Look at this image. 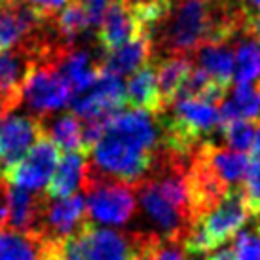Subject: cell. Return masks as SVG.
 <instances>
[{
  "label": "cell",
  "mask_w": 260,
  "mask_h": 260,
  "mask_svg": "<svg viewBox=\"0 0 260 260\" xmlns=\"http://www.w3.org/2000/svg\"><path fill=\"white\" fill-rule=\"evenodd\" d=\"M40 137H44L40 118L12 114L0 118V175L15 166Z\"/></svg>",
  "instance_id": "cell-8"
},
{
  "label": "cell",
  "mask_w": 260,
  "mask_h": 260,
  "mask_svg": "<svg viewBox=\"0 0 260 260\" xmlns=\"http://www.w3.org/2000/svg\"><path fill=\"white\" fill-rule=\"evenodd\" d=\"M40 118V116H38ZM42 122L44 135L50 139L59 150L65 152H84V143H82V122L71 112V114L57 116L51 122ZM86 154V152H84ZM87 156V154H86Z\"/></svg>",
  "instance_id": "cell-21"
},
{
  "label": "cell",
  "mask_w": 260,
  "mask_h": 260,
  "mask_svg": "<svg viewBox=\"0 0 260 260\" xmlns=\"http://www.w3.org/2000/svg\"><path fill=\"white\" fill-rule=\"evenodd\" d=\"M57 243L15 230L0 232V260H44Z\"/></svg>",
  "instance_id": "cell-19"
},
{
  "label": "cell",
  "mask_w": 260,
  "mask_h": 260,
  "mask_svg": "<svg viewBox=\"0 0 260 260\" xmlns=\"http://www.w3.org/2000/svg\"><path fill=\"white\" fill-rule=\"evenodd\" d=\"M8 224V182L0 177V232Z\"/></svg>",
  "instance_id": "cell-29"
},
{
  "label": "cell",
  "mask_w": 260,
  "mask_h": 260,
  "mask_svg": "<svg viewBox=\"0 0 260 260\" xmlns=\"http://www.w3.org/2000/svg\"><path fill=\"white\" fill-rule=\"evenodd\" d=\"M25 6H29L35 14L44 21H53L55 15L71 2V0H19Z\"/></svg>",
  "instance_id": "cell-27"
},
{
  "label": "cell",
  "mask_w": 260,
  "mask_h": 260,
  "mask_svg": "<svg viewBox=\"0 0 260 260\" xmlns=\"http://www.w3.org/2000/svg\"><path fill=\"white\" fill-rule=\"evenodd\" d=\"M82 186L86 190L87 215L101 224L123 226L135 215V192L133 186L91 173L86 166Z\"/></svg>",
  "instance_id": "cell-2"
},
{
  "label": "cell",
  "mask_w": 260,
  "mask_h": 260,
  "mask_svg": "<svg viewBox=\"0 0 260 260\" xmlns=\"http://www.w3.org/2000/svg\"><path fill=\"white\" fill-rule=\"evenodd\" d=\"M57 161L59 148L44 135L30 146L29 152L15 166L6 169L0 177L15 188L38 192L50 182L51 175L57 167Z\"/></svg>",
  "instance_id": "cell-6"
},
{
  "label": "cell",
  "mask_w": 260,
  "mask_h": 260,
  "mask_svg": "<svg viewBox=\"0 0 260 260\" xmlns=\"http://www.w3.org/2000/svg\"><path fill=\"white\" fill-rule=\"evenodd\" d=\"M59 245H61V243H59ZM59 245L53 247V249H51L50 253H48V256H46L44 260H59Z\"/></svg>",
  "instance_id": "cell-32"
},
{
  "label": "cell",
  "mask_w": 260,
  "mask_h": 260,
  "mask_svg": "<svg viewBox=\"0 0 260 260\" xmlns=\"http://www.w3.org/2000/svg\"><path fill=\"white\" fill-rule=\"evenodd\" d=\"M253 154L254 158L260 159V122L256 123V131H254V139H253Z\"/></svg>",
  "instance_id": "cell-31"
},
{
  "label": "cell",
  "mask_w": 260,
  "mask_h": 260,
  "mask_svg": "<svg viewBox=\"0 0 260 260\" xmlns=\"http://www.w3.org/2000/svg\"><path fill=\"white\" fill-rule=\"evenodd\" d=\"M236 82L251 84L260 76V48L253 42H243L236 48Z\"/></svg>",
  "instance_id": "cell-23"
},
{
  "label": "cell",
  "mask_w": 260,
  "mask_h": 260,
  "mask_svg": "<svg viewBox=\"0 0 260 260\" xmlns=\"http://www.w3.org/2000/svg\"><path fill=\"white\" fill-rule=\"evenodd\" d=\"M254 127L256 123L247 122V120H234V122L222 125L220 129L224 133V141L228 143L232 150L245 152L253 146L254 139Z\"/></svg>",
  "instance_id": "cell-24"
},
{
  "label": "cell",
  "mask_w": 260,
  "mask_h": 260,
  "mask_svg": "<svg viewBox=\"0 0 260 260\" xmlns=\"http://www.w3.org/2000/svg\"><path fill=\"white\" fill-rule=\"evenodd\" d=\"M152 55H154V46L150 37L139 35L120 48L107 51L99 65H101V71L122 78L148 65V59H152Z\"/></svg>",
  "instance_id": "cell-14"
},
{
  "label": "cell",
  "mask_w": 260,
  "mask_h": 260,
  "mask_svg": "<svg viewBox=\"0 0 260 260\" xmlns=\"http://www.w3.org/2000/svg\"><path fill=\"white\" fill-rule=\"evenodd\" d=\"M245 8H249V6H253L254 10H258L260 12V0H245V4H243Z\"/></svg>",
  "instance_id": "cell-33"
},
{
  "label": "cell",
  "mask_w": 260,
  "mask_h": 260,
  "mask_svg": "<svg viewBox=\"0 0 260 260\" xmlns=\"http://www.w3.org/2000/svg\"><path fill=\"white\" fill-rule=\"evenodd\" d=\"M161 148L158 120L145 110H120L91 148V173L135 186L152 171Z\"/></svg>",
  "instance_id": "cell-1"
},
{
  "label": "cell",
  "mask_w": 260,
  "mask_h": 260,
  "mask_svg": "<svg viewBox=\"0 0 260 260\" xmlns=\"http://www.w3.org/2000/svg\"><path fill=\"white\" fill-rule=\"evenodd\" d=\"M55 67H57L59 74L65 78V82L73 89V97L91 86L99 71H101L99 63H93L86 51L80 50H71L63 53L55 61Z\"/></svg>",
  "instance_id": "cell-18"
},
{
  "label": "cell",
  "mask_w": 260,
  "mask_h": 260,
  "mask_svg": "<svg viewBox=\"0 0 260 260\" xmlns=\"http://www.w3.org/2000/svg\"><path fill=\"white\" fill-rule=\"evenodd\" d=\"M241 196L249 209V215L260 217V159L253 158L249 161V167L243 177Z\"/></svg>",
  "instance_id": "cell-25"
},
{
  "label": "cell",
  "mask_w": 260,
  "mask_h": 260,
  "mask_svg": "<svg viewBox=\"0 0 260 260\" xmlns=\"http://www.w3.org/2000/svg\"><path fill=\"white\" fill-rule=\"evenodd\" d=\"M203 260H234V247H222V249H218L215 253L207 254V258Z\"/></svg>",
  "instance_id": "cell-30"
},
{
  "label": "cell",
  "mask_w": 260,
  "mask_h": 260,
  "mask_svg": "<svg viewBox=\"0 0 260 260\" xmlns=\"http://www.w3.org/2000/svg\"><path fill=\"white\" fill-rule=\"evenodd\" d=\"M256 232L260 234V217H258V226H256Z\"/></svg>",
  "instance_id": "cell-34"
},
{
  "label": "cell",
  "mask_w": 260,
  "mask_h": 260,
  "mask_svg": "<svg viewBox=\"0 0 260 260\" xmlns=\"http://www.w3.org/2000/svg\"><path fill=\"white\" fill-rule=\"evenodd\" d=\"M247 220H249V209L243 202L241 190L232 188L209 213L198 218L196 224L205 234L211 249H217L228 243L239 232V228L245 226Z\"/></svg>",
  "instance_id": "cell-7"
},
{
  "label": "cell",
  "mask_w": 260,
  "mask_h": 260,
  "mask_svg": "<svg viewBox=\"0 0 260 260\" xmlns=\"http://www.w3.org/2000/svg\"><path fill=\"white\" fill-rule=\"evenodd\" d=\"M59 260H129V238L87 222L59 245Z\"/></svg>",
  "instance_id": "cell-3"
},
{
  "label": "cell",
  "mask_w": 260,
  "mask_h": 260,
  "mask_svg": "<svg viewBox=\"0 0 260 260\" xmlns=\"http://www.w3.org/2000/svg\"><path fill=\"white\" fill-rule=\"evenodd\" d=\"M200 69L205 71L211 78L230 87L234 69H236V46L230 42L203 44L194 51Z\"/></svg>",
  "instance_id": "cell-17"
},
{
  "label": "cell",
  "mask_w": 260,
  "mask_h": 260,
  "mask_svg": "<svg viewBox=\"0 0 260 260\" xmlns=\"http://www.w3.org/2000/svg\"><path fill=\"white\" fill-rule=\"evenodd\" d=\"M154 69H156L159 97L167 110L169 105L177 99L182 82L192 71V59L188 55H169V57L159 59V63L154 65Z\"/></svg>",
  "instance_id": "cell-20"
},
{
  "label": "cell",
  "mask_w": 260,
  "mask_h": 260,
  "mask_svg": "<svg viewBox=\"0 0 260 260\" xmlns=\"http://www.w3.org/2000/svg\"><path fill=\"white\" fill-rule=\"evenodd\" d=\"M46 205V194L8 186V222L12 230L40 238Z\"/></svg>",
  "instance_id": "cell-11"
},
{
  "label": "cell",
  "mask_w": 260,
  "mask_h": 260,
  "mask_svg": "<svg viewBox=\"0 0 260 260\" xmlns=\"http://www.w3.org/2000/svg\"><path fill=\"white\" fill-rule=\"evenodd\" d=\"M32 65V53L21 46L0 51V118L21 105L23 84Z\"/></svg>",
  "instance_id": "cell-10"
},
{
  "label": "cell",
  "mask_w": 260,
  "mask_h": 260,
  "mask_svg": "<svg viewBox=\"0 0 260 260\" xmlns=\"http://www.w3.org/2000/svg\"><path fill=\"white\" fill-rule=\"evenodd\" d=\"M139 35H146V32L139 27L137 19L131 14L129 8L120 0H112L107 8V12L103 14V19L99 23V29H97V40L105 50V53L120 48Z\"/></svg>",
  "instance_id": "cell-13"
},
{
  "label": "cell",
  "mask_w": 260,
  "mask_h": 260,
  "mask_svg": "<svg viewBox=\"0 0 260 260\" xmlns=\"http://www.w3.org/2000/svg\"><path fill=\"white\" fill-rule=\"evenodd\" d=\"M125 105L131 109L145 110L152 116H159L166 112V107L161 103L158 91V82H156V69L152 63L139 69L127 80L125 86Z\"/></svg>",
  "instance_id": "cell-15"
},
{
  "label": "cell",
  "mask_w": 260,
  "mask_h": 260,
  "mask_svg": "<svg viewBox=\"0 0 260 260\" xmlns=\"http://www.w3.org/2000/svg\"><path fill=\"white\" fill-rule=\"evenodd\" d=\"M123 105H125V87L122 80L105 71H99L91 86L82 93L74 95L71 109L82 123H107L112 116L123 110Z\"/></svg>",
  "instance_id": "cell-5"
},
{
  "label": "cell",
  "mask_w": 260,
  "mask_h": 260,
  "mask_svg": "<svg viewBox=\"0 0 260 260\" xmlns=\"http://www.w3.org/2000/svg\"><path fill=\"white\" fill-rule=\"evenodd\" d=\"M80 4L84 6L87 17H89V25L99 27V23L103 19V14L107 12V8L112 0H78Z\"/></svg>",
  "instance_id": "cell-28"
},
{
  "label": "cell",
  "mask_w": 260,
  "mask_h": 260,
  "mask_svg": "<svg viewBox=\"0 0 260 260\" xmlns=\"http://www.w3.org/2000/svg\"><path fill=\"white\" fill-rule=\"evenodd\" d=\"M192 158H196L200 164H203L218 181L222 182L224 186H228L230 190L234 184L243 181L249 161H251V158L247 156L245 152L224 148V146H218L215 143H211V141H205V143L198 146Z\"/></svg>",
  "instance_id": "cell-12"
},
{
  "label": "cell",
  "mask_w": 260,
  "mask_h": 260,
  "mask_svg": "<svg viewBox=\"0 0 260 260\" xmlns=\"http://www.w3.org/2000/svg\"><path fill=\"white\" fill-rule=\"evenodd\" d=\"M23 99L38 116H48L73 101V89L59 74L55 61H38L25 78Z\"/></svg>",
  "instance_id": "cell-4"
},
{
  "label": "cell",
  "mask_w": 260,
  "mask_h": 260,
  "mask_svg": "<svg viewBox=\"0 0 260 260\" xmlns=\"http://www.w3.org/2000/svg\"><path fill=\"white\" fill-rule=\"evenodd\" d=\"M86 154L84 152H67L57 161V167L51 175L50 182L46 184V198L48 200H63L82 186L84 173H86Z\"/></svg>",
  "instance_id": "cell-16"
},
{
  "label": "cell",
  "mask_w": 260,
  "mask_h": 260,
  "mask_svg": "<svg viewBox=\"0 0 260 260\" xmlns=\"http://www.w3.org/2000/svg\"><path fill=\"white\" fill-rule=\"evenodd\" d=\"M234 260H260V234L241 232L234 243Z\"/></svg>",
  "instance_id": "cell-26"
},
{
  "label": "cell",
  "mask_w": 260,
  "mask_h": 260,
  "mask_svg": "<svg viewBox=\"0 0 260 260\" xmlns=\"http://www.w3.org/2000/svg\"><path fill=\"white\" fill-rule=\"evenodd\" d=\"M258 40H260V38H258ZM258 48H260V46H258Z\"/></svg>",
  "instance_id": "cell-35"
},
{
  "label": "cell",
  "mask_w": 260,
  "mask_h": 260,
  "mask_svg": "<svg viewBox=\"0 0 260 260\" xmlns=\"http://www.w3.org/2000/svg\"><path fill=\"white\" fill-rule=\"evenodd\" d=\"M87 27H89V17L78 0H71L53 19V29L57 37L71 46H74V40L84 30H87Z\"/></svg>",
  "instance_id": "cell-22"
},
{
  "label": "cell",
  "mask_w": 260,
  "mask_h": 260,
  "mask_svg": "<svg viewBox=\"0 0 260 260\" xmlns=\"http://www.w3.org/2000/svg\"><path fill=\"white\" fill-rule=\"evenodd\" d=\"M87 222L86 200L82 196H69L53 202L48 200L40 238L48 243H63Z\"/></svg>",
  "instance_id": "cell-9"
}]
</instances>
